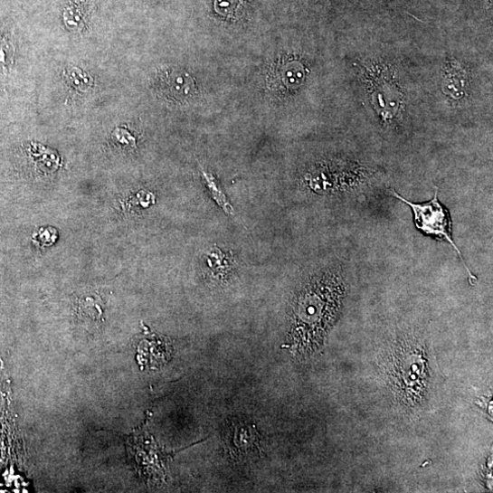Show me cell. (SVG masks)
Wrapping results in <instances>:
<instances>
[{
	"label": "cell",
	"mask_w": 493,
	"mask_h": 493,
	"mask_svg": "<svg viewBox=\"0 0 493 493\" xmlns=\"http://www.w3.org/2000/svg\"><path fill=\"white\" fill-rule=\"evenodd\" d=\"M238 4V0H216L215 9L220 14L230 16L235 13Z\"/></svg>",
	"instance_id": "cell-10"
},
{
	"label": "cell",
	"mask_w": 493,
	"mask_h": 493,
	"mask_svg": "<svg viewBox=\"0 0 493 493\" xmlns=\"http://www.w3.org/2000/svg\"><path fill=\"white\" fill-rule=\"evenodd\" d=\"M171 353L168 340L154 335L139 343L137 360L142 368L156 369L168 362Z\"/></svg>",
	"instance_id": "cell-4"
},
{
	"label": "cell",
	"mask_w": 493,
	"mask_h": 493,
	"mask_svg": "<svg viewBox=\"0 0 493 493\" xmlns=\"http://www.w3.org/2000/svg\"><path fill=\"white\" fill-rule=\"evenodd\" d=\"M346 294L342 266H327L313 274L295 295L283 347L306 356L321 349L338 319Z\"/></svg>",
	"instance_id": "cell-1"
},
{
	"label": "cell",
	"mask_w": 493,
	"mask_h": 493,
	"mask_svg": "<svg viewBox=\"0 0 493 493\" xmlns=\"http://www.w3.org/2000/svg\"><path fill=\"white\" fill-rule=\"evenodd\" d=\"M223 443L231 459L248 463L261 457V437L256 426L244 418L231 420L223 431Z\"/></svg>",
	"instance_id": "cell-3"
},
{
	"label": "cell",
	"mask_w": 493,
	"mask_h": 493,
	"mask_svg": "<svg viewBox=\"0 0 493 493\" xmlns=\"http://www.w3.org/2000/svg\"><path fill=\"white\" fill-rule=\"evenodd\" d=\"M64 21L71 30H76L82 24V15L77 7H69L64 13Z\"/></svg>",
	"instance_id": "cell-9"
},
{
	"label": "cell",
	"mask_w": 493,
	"mask_h": 493,
	"mask_svg": "<svg viewBox=\"0 0 493 493\" xmlns=\"http://www.w3.org/2000/svg\"><path fill=\"white\" fill-rule=\"evenodd\" d=\"M393 195L396 196L401 202L412 208L414 214L416 227L428 235L440 237L448 242L459 255L465 270L468 272L469 281H476V277L472 275L466 264L460 250L455 244L451 236V220L450 214L439 201L438 189L435 192L431 201L425 204H414L407 201L402 194L396 191H392Z\"/></svg>",
	"instance_id": "cell-2"
},
{
	"label": "cell",
	"mask_w": 493,
	"mask_h": 493,
	"mask_svg": "<svg viewBox=\"0 0 493 493\" xmlns=\"http://www.w3.org/2000/svg\"><path fill=\"white\" fill-rule=\"evenodd\" d=\"M14 46L5 39H0V67L11 65L14 59Z\"/></svg>",
	"instance_id": "cell-8"
},
{
	"label": "cell",
	"mask_w": 493,
	"mask_h": 493,
	"mask_svg": "<svg viewBox=\"0 0 493 493\" xmlns=\"http://www.w3.org/2000/svg\"><path fill=\"white\" fill-rule=\"evenodd\" d=\"M65 78L71 87L81 92L88 91L92 87V79L90 76L80 68H71L66 70Z\"/></svg>",
	"instance_id": "cell-7"
},
{
	"label": "cell",
	"mask_w": 493,
	"mask_h": 493,
	"mask_svg": "<svg viewBox=\"0 0 493 493\" xmlns=\"http://www.w3.org/2000/svg\"><path fill=\"white\" fill-rule=\"evenodd\" d=\"M203 175L205 178L206 185L210 190L213 199L217 204L224 211V213L230 216L235 215L234 208L231 205L227 199L226 194L223 193L216 178L211 174L203 169Z\"/></svg>",
	"instance_id": "cell-6"
},
{
	"label": "cell",
	"mask_w": 493,
	"mask_h": 493,
	"mask_svg": "<svg viewBox=\"0 0 493 493\" xmlns=\"http://www.w3.org/2000/svg\"><path fill=\"white\" fill-rule=\"evenodd\" d=\"M191 81L187 74L172 71L161 76L160 86L166 94L181 98L188 95Z\"/></svg>",
	"instance_id": "cell-5"
}]
</instances>
